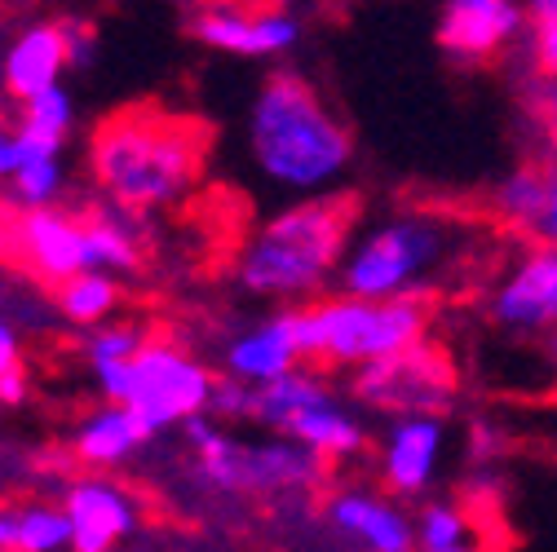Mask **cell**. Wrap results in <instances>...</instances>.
I'll return each mask as SVG.
<instances>
[{
  "instance_id": "1",
  "label": "cell",
  "mask_w": 557,
  "mask_h": 552,
  "mask_svg": "<svg viewBox=\"0 0 557 552\" xmlns=\"http://www.w3.org/2000/svg\"><path fill=\"white\" fill-rule=\"evenodd\" d=\"M244 160L274 195L306 199L355 168V133L310 76L278 66L244 111Z\"/></svg>"
},
{
  "instance_id": "2",
  "label": "cell",
  "mask_w": 557,
  "mask_h": 552,
  "mask_svg": "<svg viewBox=\"0 0 557 552\" xmlns=\"http://www.w3.org/2000/svg\"><path fill=\"white\" fill-rule=\"evenodd\" d=\"M213 133L190 115L160 106H128L107 115L89 137V177L111 209L151 217L195 190Z\"/></svg>"
},
{
  "instance_id": "3",
  "label": "cell",
  "mask_w": 557,
  "mask_h": 552,
  "mask_svg": "<svg viewBox=\"0 0 557 552\" xmlns=\"http://www.w3.org/2000/svg\"><path fill=\"white\" fill-rule=\"evenodd\" d=\"M363 203L355 190H323L274 209L239 248L235 279L257 301H314L336 284L341 256L359 230Z\"/></svg>"
},
{
  "instance_id": "4",
  "label": "cell",
  "mask_w": 557,
  "mask_h": 552,
  "mask_svg": "<svg viewBox=\"0 0 557 552\" xmlns=\"http://www.w3.org/2000/svg\"><path fill=\"white\" fill-rule=\"evenodd\" d=\"M293 336L306 363L323 367H363L376 359H389L407 344L430 336V292H411V297H355V292H336V297H314L297 310H288Z\"/></svg>"
},
{
  "instance_id": "5",
  "label": "cell",
  "mask_w": 557,
  "mask_h": 552,
  "mask_svg": "<svg viewBox=\"0 0 557 552\" xmlns=\"http://www.w3.org/2000/svg\"><path fill=\"white\" fill-rule=\"evenodd\" d=\"M460 248V226L438 213H394L355 230L341 256L336 288L355 297H411L430 292L438 269L451 265Z\"/></svg>"
},
{
  "instance_id": "6",
  "label": "cell",
  "mask_w": 557,
  "mask_h": 552,
  "mask_svg": "<svg viewBox=\"0 0 557 552\" xmlns=\"http://www.w3.org/2000/svg\"><path fill=\"white\" fill-rule=\"evenodd\" d=\"M186 447L195 455L199 477L213 487L218 495H261V500H288L314 491L327 460L301 447L288 434H270V438H235L222 429L218 416H190L182 425Z\"/></svg>"
},
{
  "instance_id": "7",
  "label": "cell",
  "mask_w": 557,
  "mask_h": 552,
  "mask_svg": "<svg viewBox=\"0 0 557 552\" xmlns=\"http://www.w3.org/2000/svg\"><path fill=\"white\" fill-rule=\"evenodd\" d=\"M213 380L218 376L208 372V363L195 359L177 340H147L128 363L94 367V385L102 402H124L151 434L177 429L199 411H208Z\"/></svg>"
},
{
  "instance_id": "8",
  "label": "cell",
  "mask_w": 557,
  "mask_h": 552,
  "mask_svg": "<svg viewBox=\"0 0 557 552\" xmlns=\"http://www.w3.org/2000/svg\"><path fill=\"white\" fill-rule=\"evenodd\" d=\"M355 398L368 411H381V416H447L460 398V376L456 363L447 359V350L430 340H416L407 350L363 363L355 367Z\"/></svg>"
},
{
  "instance_id": "9",
  "label": "cell",
  "mask_w": 557,
  "mask_h": 552,
  "mask_svg": "<svg viewBox=\"0 0 557 552\" xmlns=\"http://www.w3.org/2000/svg\"><path fill=\"white\" fill-rule=\"evenodd\" d=\"M190 40L231 58H284L301 45L306 23L278 0H195L186 14Z\"/></svg>"
},
{
  "instance_id": "10",
  "label": "cell",
  "mask_w": 557,
  "mask_h": 552,
  "mask_svg": "<svg viewBox=\"0 0 557 552\" xmlns=\"http://www.w3.org/2000/svg\"><path fill=\"white\" fill-rule=\"evenodd\" d=\"M62 509L72 517V552H115L143 522L137 500L111 481V473L72 477L62 491Z\"/></svg>"
},
{
  "instance_id": "11",
  "label": "cell",
  "mask_w": 557,
  "mask_h": 552,
  "mask_svg": "<svg viewBox=\"0 0 557 552\" xmlns=\"http://www.w3.org/2000/svg\"><path fill=\"white\" fill-rule=\"evenodd\" d=\"M434 36L456 62H492L527 36V10L522 0H443Z\"/></svg>"
},
{
  "instance_id": "12",
  "label": "cell",
  "mask_w": 557,
  "mask_h": 552,
  "mask_svg": "<svg viewBox=\"0 0 557 552\" xmlns=\"http://www.w3.org/2000/svg\"><path fill=\"white\" fill-rule=\"evenodd\" d=\"M492 318L509 331H557V248L531 243L492 292Z\"/></svg>"
},
{
  "instance_id": "13",
  "label": "cell",
  "mask_w": 557,
  "mask_h": 552,
  "mask_svg": "<svg viewBox=\"0 0 557 552\" xmlns=\"http://www.w3.org/2000/svg\"><path fill=\"white\" fill-rule=\"evenodd\" d=\"M10 243L14 252L27 261V269L40 284H66L72 274L89 269L85 265V217L58 209H23V217H14L10 226Z\"/></svg>"
},
{
  "instance_id": "14",
  "label": "cell",
  "mask_w": 557,
  "mask_h": 552,
  "mask_svg": "<svg viewBox=\"0 0 557 552\" xmlns=\"http://www.w3.org/2000/svg\"><path fill=\"white\" fill-rule=\"evenodd\" d=\"M443 447H447L443 416H394L385 438H381V451H376V468H381L385 491L394 500L425 495L434 473H438Z\"/></svg>"
},
{
  "instance_id": "15",
  "label": "cell",
  "mask_w": 557,
  "mask_h": 552,
  "mask_svg": "<svg viewBox=\"0 0 557 552\" xmlns=\"http://www.w3.org/2000/svg\"><path fill=\"white\" fill-rule=\"evenodd\" d=\"M323 517L336 535H345L363 552H421V543H416V517H407L394 500L376 491L345 487L327 495Z\"/></svg>"
},
{
  "instance_id": "16",
  "label": "cell",
  "mask_w": 557,
  "mask_h": 552,
  "mask_svg": "<svg viewBox=\"0 0 557 552\" xmlns=\"http://www.w3.org/2000/svg\"><path fill=\"white\" fill-rule=\"evenodd\" d=\"M496 217L527 243L557 248V155L518 164L496 186Z\"/></svg>"
},
{
  "instance_id": "17",
  "label": "cell",
  "mask_w": 557,
  "mask_h": 552,
  "mask_svg": "<svg viewBox=\"0 0 557 552\" xmlns=\"http://www.w3.org/2000/svg\"><path fill=\"white\" fill-rule=\"evenodd\" d=\"M301 350H297V336H293V318L284 314H270L252 327H239L226 344H222V372L248 380V385H265L288 376L293 367H301Z\"/></svg>"
},
{
  "instance_id": "18",
  "label": "cell",
  "mask_w": 557,
  "mask_h": 552,
  "mask_svg": "<svg viewBox=\"0 0 557 552\" xmlns=\"http://www.w3.org/2000/svg\"><path fill=\"white\" fill-rule=\"evenodd\" d=\"M66 66V40H62V23H27L0 58V89L14 102L49 89L62 80Z\"/></svg>"
},
{
  "instance_id": "19",
  "label": "cell",
  "mask_w": 557,
  "mask_h": 552,
  "mask_svg": "<svg viewBox=\"0 0 557 552\" xmlns=\"http://www.w3.org/2000/svg\"><path fill=\"white\" fill-rule=\"evenodd\" d=\"M156 434L137 421V411H128L124 402H102L98 411L76 425L72 434V455L76 464L94 468V473H115L120 464H128L137 451H143Z\"/></svg>"
},
{
  "instance_id": "20",
  "label": "cell",
  "mask_w": 557,
  "mask_h": 552,
  "mask_svg": "<svg viewBox=\"0 0 557 552\" xmlns=\"http://www.w3.org/2000/svg\"><path fill=\"white\" fill-rule=\"evenodd\" d=\"M336 398L332 385L323 380V372L314 367H293L288 376L278 380H265L257 385V398H252V425H261L265 434H288V425L301 416V411L319 406Z\"/></svg>"
},
{
  "instance_id": "21",
  "label": "cell",
  "mask_w": 557,
  "mask_h": 552,
  "mask_svg": "<svg viewBox=\"0 0 557 552\" xmlns=\"http://www.w3.org/2000/svg\"><path fill=\"white\" fill-rule=\"evenodd\" d=\"M85 265L107 274H137L143 269V239L137 217L124 209H102L85 217Z\"/></svg>"
},
{
  "instance_id": "22",
  "label": "cell",
  "mask_w": 557,
  "mask_h": 552,
  "mask_svg": "<svg viewBox=\"0 0 557 552\" xmlns=\"http://www.w3.org/2000/svg\"><path fill=\"white\" fill-rule=\"evenodd\" d=\"M288 438H297L301 447H310L323 460H350L368 447V429L363 421H355L336 398L301 411V416L288 425Z\"/></svg>"
},
{
  "instance_id": "23",
  "label": "cell",
  "mask_w": 557,
  "mask_h": 552,
  "mask_svg": "<svg viewBox=\"0 0 557 552\" xmlns=\"http://www.w3.org/2000/svg\"><path fill=\"white\" fill-rule=\"evenodd\" d=\"M120 274H107V269H81L72 274L66 284H58V314L76 327H98L115 314L120 305Z\"/></svg>"
},
{
  "instance_id": "24",
  "label": "cell",
  "mask_w": 557,
  "mask_h": 552,
  "mask_svg": "<svg viewBox=\"0 0 557 552\" xmlns=\"http://www.w3.org/2000/svg\"><path fill=\"white\" fill-rule=\"evenodd\" d=\"M14 552H72V517L62 504H23L14 509Z\"/></svg>"
},
{
  "instance_id": "25",
  "label": "cell",
  "mask_w": 557,
  "mask_h": 552,
  "mask_svg": "<svg viewBox=\"0 0 557 552\" xmlns=\"http://www.w3.org/2000/svg\"><path fill=\"white\" fill-rule=\"evenodd\" d=\"M416 543H421V552H447V548L473 543L469 509H460L451 500H430L421 513H416Z\"/></svg>"
},
{
  "instance_id": "26",
  "label": "cell",
  "mask_w": 557,
  "mask_h": 552,
  "mask_svg": "<svg viewBox=\"0 0 557 552\" xmlns=\"http://www.w3.org/2000/svg\"><path fill=\"white\" fill-rule=\"evenodd\" d=\"M18 209H49V203L62 199L66 190V168H62V155H36V160H23L18 173L5 181Z\"/></svg>"
},
{
  "instance_id": "27",
  "label": "cell",
  "mask_w": 557,
  "mask_h": 552,
  "mask_svg": "<svg viewBox=\"0 0 557 552\" xmlns=\"http://www.w3.org/2000/svg\"><path fill=\"white\" fill-rule=\"evenodd\" d=\"M527 10V62L535 80H557V0H522Z\"/></svg>"
},
{
  "instance_id": "28",
  "label": "cell",
  "mask_w": 557,
  "mask_h": 552,
  "mask_svg": "<svg viewBox=\"0 0 557 552\" xmlns=\"http://www.w3.org/2000/svg\"><path fill=\"white\" fill-rule=\"evenodd\" d=\"M151 336L143 323H128V318H107L98 327H89L85 336V363L89 367H107V363H128L137 350H143Z\"/></svg>"
},
{
  "instance_id": "29",
  "label": "cell",
  "mask_w": 557,
  "mask_h": 552,
  "mask_svg": "<svg viewBox=\"0 0 557 552\" xmlns=\"http://www.w3.org/2000/svg\"><path fill=\"white\" fill-rule=\"evenodd\" d=\"M18 120H23V124H36V128H45V133L66 137V133H72V124H76V98H72V89L58 80V85H49V89L23 98V102H18Z\"/></svg>"
},
{
  "instance_id": "30",
  "label": "cell",
  "mask_w": 557,
  "mask_h": 552,
  "mask_svg": "<svg viewBox=\"0 0 557 552\" xmlns=\"http://www.w3.org/2000/svg\"><path fill=\"white\" fill-rule=\"evenodd\" d=\"M252 398H257V385L222 372L213 380V398H208V416L218 421H252Z\"/></svg>"
},
{
  "instance_id": "31",
  "label": "cell",
  "mask_w": 557,
  "mask_h": 552,
  "mask_svg": "<svg viewBox=\"0 0 557 552\" xmlns=\"http://www.w3.org/2000/svg\"><path fill=\"white\" fill-rule=\"evenodd\" d=\"M62 40H66V66L72 72H89V66L98 62V27L85 23V18H62Z\"/></svg>"
},
{
  "instance_id": "32",
  "label": "cell",
  "mask_w": 557,
  "mask_h": 552,
  "mask_svg": "<svg viewBox=\"0 0 557 552\" xmlns=\"http://www.w3.org/2000/svg\"><path fill=\"white\" fill-rule=\"evenodd\" d=\"M531 115L544 133V142H548V155H557V80H535L531 89Z\"/></svg>"
},
{
  "instance_id": "33",
  "label": "cell",
  "mask_w": 557,
  "mask_h": 552,
  "mask_svg": "<svg viewBox=\"0 0 557 552\" xmlns=\"http://www.w3.org/2000/svg\"><path fill=\"white\" fill-rule=\"evenodd\" d=\"M14 367H23V336L10 318H0V376Z\"/></svg>"
},
{
  "instance_id": "34",
  "label": "cell",
  "mask_w": 557,
  "mask_h": 552,
  "mask_svg": "<svg viewBox=\"0 0 557 552\" xmlns=\"http://www.w3.org/2000/svg\"><path fill=\"white\" fill-rule=\"evenodd\" d=\"M27 398H32V376H27V367H14V372L0 376V406H23Z\"/></svg>"
},
{
  "instance_id": "35",
  "label": "cell",
  "mask_w": 557,
  "mask_h": 552,
  "mask_svg": "<svg viewBox=\"0 0 557 552\" xmlns=\"http://www.w3.org/2000/svg\"><path fill=\"white\" fill-rule=\"evenodd\" d=\"M500 442H505V438H500V429L482 425V421L469 429V455H473V460H492V455H500V451H505Z\"/></svg>"
},
{
  "instance_id": "36",
  "label": "cell",
  "mask_w": 557,
  "mask_h": 552,
  "mask_svg": "<svg viewBox=\"0 0 557 552\" xmlns=\"http://www.w3.org/2000/svg\"><path fill=\"white\" fill-rule=\"evenodd\" d=\"M23 164V142L14 128H0V186H5Z\"/></svg>"
},
{
  "instance_id": "37",
  "label": "cell",
  "mask_w": 557,
  "mask_h": 552,
  "mask_svg": "<svg viewBox=\"0 0 557 552\" xmlns=\"http://www.w3.org/2000/svg\"><path fill=\"white\" fill-rule=\"evenodd\" d=\"M0 552H14V509L0 504Z\"/></svg>"
},
{
  "instance_id": "38",
  "label": "cell",
  "mask_w": 557,
  "mask_h": 552,
  "mask_svg": "<svg viewBox=\"0 0 557 552\" xmlns=\"http://www.w3.org/2000/svg\"><path fill=\"white\" fill-rule=\"evenodd\" d=\"M10 102H14V98H10L5 89H0V128H5V120H10Z\"/></svg>"
},
{
  "instance_id": "39",
  "label": "cell",
  "mask_w": 557,
  "mask_h": 552,
  "mask_svg": "<svg viewBox=\"0 0 557 552\" xmlns=\"http://www.w3.org/2000/svg\"><path fill=\"white\" fill-rule=\"evenodd\" d=\"M548 359H553V367H557V331H553V340H548Z\"/></svg>"
},
{
  "instance_id": "40",
  "label": "cell",
  "mask_w": 557,
  "mask_h": 552,
  "mask_svg": "<svg viewBox=\"0 0 557 552\" xmlns=\"http://www.w3.org/2000/svg\"><path fill=\"white\" fill-rule=\"evenodd\" d=\"M447 552H482L478 543H460V548H447Z\"/></svg>"
},
{
  "instance_id": "41",
  "label": "cell",
  "mask_w": 557,
  "mask_h": 552,
  "mask_svg": "<svg viewBox=\"0 0 557 552\" xmlns=\"http://www.w3.org/2000/svg\"><path fill=\"white\" fill-rule=\"evenodd\" d=\"M0 58H5V45H0Z\"/></svg>"
}]
</instances>
